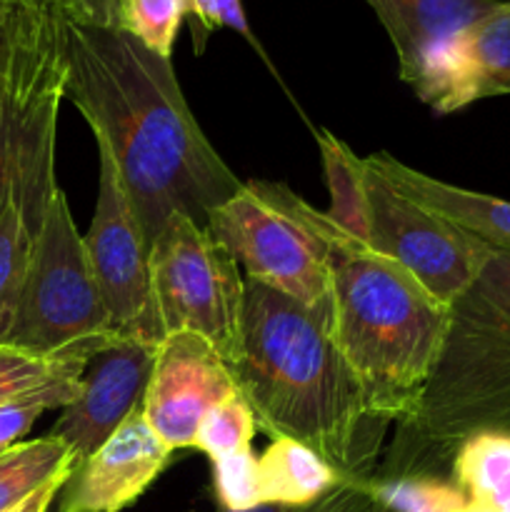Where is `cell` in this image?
Listing matches in <instances>:
<instances>
[{
    "label": "cell",
    "mask_w": 510,
    "mask_h": 512,
    "mask_svg": "<svg viewBox=\"0 0 510 512\" xmlns=\"http://www.w3.org/2000/svg\"><path fill=\"white\" fill-rule=\"evenodd\" d=\"M65 48V98L113 153L148 250L175 213L208 228L243 183L195 120L173 63L123 28L65 23Z\"/></svg>",
    "instance_id": "1"
},
{
    "label": "cell",
    "mask_w": 510,
    "mask_h": 512,
    "mask_svg": "<svg viewBox=\"0 0 510 512\" xmlns=\"http://www.w3.org/2000/svg\"><path fill=\"white\" fill-rule=\"evenodd\" d=\"M235 388L270 438H290L343 480H373L390 423L375 413L328 320L288 295L245 280Z\"/></svg>",
    "instance_id": "2"
},
{
    "label": "cell",
    "mask_w": 510,
    "mask_h": 512,
    "mask_svg": "<svg viewBox=\"0 0 510 512\" xmlns=\"http://www.w3.org/2000/svg\"><path fill=\"white\" fill-rule=\"evenodd\" d=\"M475 433L510 435V253L498 250L450 303L433 373L375 478H440L443 463Z\"/></svg>",
    "instance_id": "3"
},
{
    "label": "cell",
    "mask_w": 510,
    "mask_h": 512,
    "mask_svg": "<svg viewBox=\"0 0 510 512\" xmlns=\"http://www.w3.org/2000/svg\"><path fill=\"white\" fill-rule=\"evenodd\" d=\"M450 305L365 240L340 230L330 275V335L375 413L398 425L435 368Z\"/></svg>",
    "instance_id": "4"
},
{
    "label": "cell",
    "mask_w": 510,
    "mask_h": 512,
    "mask_svg": "<svg viewBox=\"0 0 510 512\" xmlns=\"http://www.w3.org/2000/svg\"><path fill=\"white\" fill-rule=\"evenodd\" d=\"M208 230L238 260L245 280L315 310L330 328V275L340 230L283 183L248 180L210 213Z\"/></svg>",
    "instance_id": "5"
},
{
    "label": "cell",
    "mask_w": 510,
    "mask_h": 512,
    "mask_svg": "<svg viewBox=\"0 0 510 512\" xmlns=\"http://www.w3.org/2000/svg\"><path fill=\"white\" fill-rule=\"evenodd\" d=\"M115 335L68 198L55 190L33 245L18 313L5 343L48 358H85Z\"/></svg>",
    "instance_id": "6"
},
{
    "label": "cell",
    "mask_w": 510,
    "mask_h": 512,
    "mask_svg": "<svg viewBox=\"0 0 510 512\" xmlns=\"http://www.w3.org/2000/svg\"><path fill=\"white\" fill-rule=\"evenodd\" d=\"M150 290L160 338L195 333L228 365L238 360L245 275L208 228L170 215L150 245Z\"/></svg>",
    "instance_id": "7"
},
{
    "label": "cell",
    "mask_w": 510,
    "mask_h": 512,
    "mask_svg": "<svg viewBox=\"0 0 510 512\" xmlns=\"http://www.w3.org/2000/svg\"><path fill=\"white\" fill-rule=\"evenodd\" d=\"M368 245L408 270L440 303L468 290L495 253L478 238L400 193L365 158Z\"/></svg>",
    "instance_id": "8"
},
{
    "label": "cell",
    "mask_w": 510,
    "mask_h": 512,
    "mask_svg": "<svg viewBox=\"0 0 510 512\" xmlns=\"http://www.w3.org/2000/svg\"><path fill=\"white\" fill-rule=\"evenodd\" d=\"M95 145L100 165L98 198L88 233L83 235L90 268L98 280L115 333L160 343L163 338L150 290L148 243L113 153L103 140L95 138Z\"/></svg>",
    "instance_id": "9"
},
{
    "label": "cell",
    "mask_w": 510,
    "mask_h": 512,
    "mask_svg": "<svg viewBox=\"0 0 510 512\" xmlns=\"http://www.w3.org/2000/svg\"><path fill=\"white\" fill-rule=\"evenodd\" d=\"M158 343L115 333L88 358L80 395L60 410L48 435L63 440L83 460L100 448L133 410L143 408Z\"/></svg>",
    "instance_id": "10"
},
{
    "label": "cell",
    "mask_w": 510,
    "mask_h": 512,
    "mask_svg": "<svg viewBox=\"0 0 510 512\" xmlns=\"http://www.w3.org/2000/svg\"><path fill=\"white\" fill-rule=\"evenodd\" d=\"M235 390L233 370L208 340L170 333L155 350L143 415L170 450L193 448L205 413Z\"/></svg>",
    "instance_id": "11"
},
{
    "label": "cell",
    "mask_w": 510,
    "mask_h": 512,
    "mask_svg": "<svg viewBox=\"0 0 510 512\" xmlns=\"http://www.w3.org/2000/svg\"><path fill=\"white\" fill-rule=\"evenodd\" d=\"M408 85L438 115L510 95V0L435 45Z\"/></svg>",
    "instance_id": "12"
},
{
    "label": "cell",
    "mask_w": 510,
    "mask_h": 512,
    "mask_svg": "<svg viewBox=\"0 0 510 512\" xmlns=\"http://www.w3.org/2000/svg\"><path fill=\"white\" fill-rule=\"evenodd\" d=\"M170 450L145 420L143 408L75 470L58 493L55 512H120L133 505L173 460Z\"/></svg>",
    "instance_id": "13"
},
{
    "label": "cell",
    "mask_w": 510,
    "mask_h": 512,
    "mask_svg": "<svg viewBox=\"0 0 510 512\" xmlns=\"http://www.w3.org/2000/svg\"><path fill=\"white\" fill-rule=\"evenodd\" d=\"M368 158L410 200L443 215L445 220H450L460 230L478 238L488 248L498 250V253H510L508 200L430 178V175L400 163L398 158L388 153H375L368 155Z\"/></svg>",
    "instance_id": "14"
},
{
    "label": "cell",
    "mask_w": 510,
    "mask_h": 512,
    "mask_svg": "<svg viewBox=\"0 0 510 512\" xmlns=\"http://www.w3.org/2000/svg\"><path fill=\"white\" fill-rule=\"evenodd\" d=\"M368 5L393 43L400 80L408 83L435 45L493 13L500 0H368Z\"/></svg>",
    "instance_id": "15"
},
{
    "label": "cell",
    "mask_w": 510,
    "mask_h": 512,
    "mask_svg": "<svg viewBox=\"0 0 510 512\" xmlns=\"http://www.w3.org/2000/svg\"><path fill=\"white\" fill-rule=\"evenodd\" d=\"M260 498L270 505L305 508L318 503L340 483V473L308 445L275 438L258 458Z\"/></svg>",
    "instance_id": "16"
},
{
    "label": "cell",
    "mask_w": 510,
    "mask_h": 512,
    "mask_svg": "<svg viewBox=\"0 0 510 512\" xmlns=\"http://www.w3.org/2000/svg\"><path fill=\"white\" fill-rule=\"evenodd\" d=\"M75 465L73 450L53 435L0 450V512H13L53 480L70 478Z\"/></svg>",
    "instance_id": "17"
},
{
    "label": "cell",
    "mask_w": 510,
    "mask_h": 512,
    "mask_svg": "<svg viewBox=\"0 0 510 512\" xmlns=\"http://www.w3.org/2000/svg\"><path fill=\"white\" fill-rule=\"evenodd\" d=\"M450 470L465 500L500 510L510 500V435H470L455 448Z\"/></svg>",
    "instance_id": "18"
},
{
    "label": "cell",
    "mask_w": 510,
    "mask_h": 512,
    "mask_svg": "<svg viewBox=\"0 0 510 512\" xmlns=\"http://www.w3.org/2000/svg\"><path fill=\"white\" fill-rule=\"evenodd\" d=\"M315 140H318L325 185L330 193V208L325 213L345 233L368 243L365 158H358L350 145H345L325 128L315 130Z\"/></svg>",
    "instance_id": "19"
},
{
    "label": "cell",
    "mask_w": 510,
    "mask_h": 512,
    "mask_svg": "<svg viewBox=\"0 0 510 512\" xmlns=\"http://www.w3.org/2000/svg\"><path fill=\"white\" fill-rule=\"evenodd\" d=\"M38 233L30 228L15 200L0 205V343H5L18 313Z\"/></svg>",
    "instance_id": "20"
},
{
    "label": "cell",
    "mask_w": 510,
    "mask_h": 512,
    "mask_svg": "<svg viewBox=\"0 0 510 512\" xmlns=\"http://www.w3.org/2000/svg\"><path fill=\"white\" fill-rule=\"evenodd\" d=\"M373 490V512H455L465 503L453 480L438 475L373 478Z\"/></svg>",
    "instance_id": "21"
},
{
    "label": "cell",
    "mask_w": 510,
    "mask_h": 512,
    "mask_svg": "<svg viewBox=\"0 0 510 512\" xmlns=\"http://www.w3.org/2000/svg\"><path fill=\"white\" fill-rule=\"evenodd\" d=\"M85 358H48L18 345L0 343V405L63 378H80Z\"/></svg>",
    "instance_id": "22"
},
{
    "label": "cell",
    "mask_w": 510,
    "mask_h": 512,
    "mask_svg": "<svg viewBox=\"0 0 510 512\" xmlns=\"http://www.w3.org/2000/svg\"><path fill=\"white\" fill-rule=\"evenodd\" d=\"M255 428L258 425H255L253 410L245 403L243 395L235 390L205 413V418L198 425V433H195L193 448L203 450L205 455H210V460L238 453V450H248L253 443Z\"/></svg>",
    "instance_id": "23"
},
{
    "label": "cell",
    "mask_w": 510,
    "mask_h": 512,
    "mask_svg": "<svg viewBox=\"0 0 510 512\" xmlns=\"http://www.w3.org/2000/svg\"><path fill=\"white\" fill-rule=\"evenodd\" d=\"M190 13V0H125L123 30L160 58H173L178 30Z\"/></svg>",
    "instance_id": "24"
},
{
    "label": "cell",
    "mask_w": 510,
    "mask_h": 512,
    "mask_svg": "<svg viewBox=\"0 0 510 512\" xmlns=\"http://www.w3.org/2000/svg\"><path fill=\"white\" fill-rule=\"evenodd\" d=\"M80 388H83L80 378H63L0 405V450L23 443L40 415L55 408L63 410L78 398Z\"/></svg>",
    "instance_id": "25"
},
{
    "label": "cell",
    "mask_w": 510,
    "mask_h": 512,
    "mask_svg": "<svg viewBox=\"0 0 510 512\" xmlns=\"http://www.w3.org/2000/svg\"><path fill=\"white\" fill-rule=\"evenodd\" d=\"M213 485L223 510L245 512L263 505V498H260L258 458H255L250 448L215 458Z\"/></svg>",
    "instance_id": "26"
},
{
    "label": "cell",
    "mask_w": 510,
    "mask_h": 512,
    "mask_svg": "<svg viewBox=\"0 0 510 512\" xmlns=\"http://www.w3.org/2000/svg\"><path fill=\"white\" fill-rule=\"evenodd\" d=\"M375 490L373 480H340L325 498L305 508H290V505L263 503L245 512H373ZM220 512H230L223 510Z\"/></svg>",
    "instance_id": "27"
},
{
    "label": "cell",
    "mask_w": 510,
    "mask_h": 512,
    "mask_svg": "<svg viewBox=\"0 0 510 512\" xmlns=\"http://www.w3.org/2000/svg\"><path fill=\"white\" fill-rule=\"evenodd\" d=\"M68 23L93 28H123L125 0H53Z\"/></svg>",
    "instance_id": "28"
},
{
    "label": "cell",
    "mask_w": 510,
    "mask_h": 512,
    "mask_svg": "<svg viewBox=\"0 0 510 512\" xmlns=\"http://www.w3.org/2000/svg\"><path fill=\"white\" fill-rule=\"evenodd\" d=\"M213 3H215V13H218L220 28L235 30V33H240L248 43H253L255 48H258V40L253 38V33H250L248 28V18H245L243 3H240V0H213ZM260 55H263V50H260Z\"/></svg>",
    "instance_id": "29"
},
{
    "label": "cell",
    "mask_w": 510,
    "mask_h": 512,
    "mask_svg": "<svg viewBox=\"0 0 510 512\" xmlns=\"http://www.w3.org/2000/svg\"><path fill=\"white\" fill-rule=\"evenodd\" d=\"M65 480L68 478H58V480H53V483H48L45 488H40L38 493L30 495V498L25 500L23 505H18L13 512H48L50 508H53L55 498H58V493H60V488L65 485Z\"/></svg>",
    "instance_id": "30"
},
{
    "label": "cell",
    "mask_w": 510,
    "mask_h": 512,
    "mask_svg": "<svg viewBox=\"0 0 510 512\" xmlns=\"http://www.w3.org/2000/svg\"><path fill=\"white\" fill-rule=\"evenodd\" d=\"M455 512H500L495 508H488V505H480V503H470V500H465L463 505H460Z\"/></svg>",
    "instance_id": "31"
},
{
    "label": "cell",
    "mask_w": 510,
    "mask_h": 512,
    "mask_svg": "<svg viewBox=\"0 0 510 512\" xmlns=\"http://www.w3.org/2000/svg\"><path fill=\"white\" fill-rule=\"evenodd\" d=\"M500 512H510V500L503 505V508H500Z\"/></svg>",
    "instance_id": "32"
}]
</instances>
